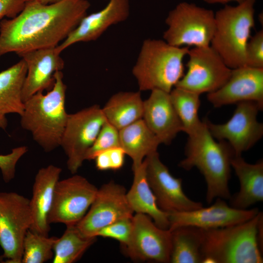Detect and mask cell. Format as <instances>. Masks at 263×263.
<instances>
[{"instance_id": "74e56055", "label": "cell", "mask_w": 263, "mask_h": 263, "mask_svg": "<svg viewBox=\"0 0 263 263\" xmlns=\"http://www.w3.org/2000/svg\"><path fill=\"white\" fill-rule=\"evenodd\" d=\"M205 2L209 3V4H216V3H221V4H227V3L231 1H235L238 3H240L244 0H203Z\"/></svg>"}, {"instance_id": "e575fe53", "label": "cell", "mask_w": 263, "mask_h": 263, "mask_svg": "<svg viewBox=\"0 0 263 263\" xmlns=\"http://www.w3.org/2000/svg\"><path fill=\"white\" fill-rule=\"evenodd\" d=\"M26 0H0V21L4 18L13 19L23 10Z\"/></svg>"}, {"instance_id": "44dd1931", "label": "cell", "mask_w": 263, "mask_h": 263, "mask_svg": "<svg viewBox=\"0 0 263 263\" xmlns=\"http://www.w3.org/2000/svg\"><path fill=\"white\" fill-rule=\"evenodd\" d=\"M61 171L60 168L50 165L40 169L35 176L30 199L32 223L29 229L33 232L48 236L50 227L48 216Z\"/></svg>"}, {"instance_id": "603a6c76", "label": "cell", "mask_w": 263, "mask_h": 263, "mask_svg": "<svg viewBox=\"0 0 263 263\" xmlns=\"http://www.w3.org/2000/svg\"><path fill=\"white\" fill-rule=\"evenodd\" d=\"M132 170L133 183L126 193L131 208L133 212L148 215L160 228L169 229V214L162 210L157 204L156 198L147 180L144 161Z\"/></svg>"}, {"instance_id": "8992f818", "label": "cell", "mask_w": 263, "mask_h": 263, "mask_svg": "<svg viewBox=\"0 0 263 263\" xmlns=\"http://www.w3.org/2000/svg\"><path fill=\"white\" fill-rule=\"evenodd\" d=\"M255 2L244 0L236 6L226 4L215 13L210 46L231 69L246 66V47L255 26Z\"/></svg>"}, {"instance_id": "ffe728a7", "label": "cell", "mask_w": 263, "mask_h": 263, "mask_svg": "<svg viewBox=\"0 0 263 263\" xmlns=\"http://www.w3.org/2000/svg\"><path fill=\"white\" fill-rule=\"evenodd\" d=\"M142 119L161 144H170L177 134L183 132L169 93L160 90L151 91L149 97L144 101Z\"/></svg>"}, {"instance_id": "9a60e30c", "label": "cell", "mask_w": 263, "mask_h": 263, "mask_svg": "<svg viewBox=\"0 0 263 263\" xmlns=\"http://www.w3.org/2000/svg\"><path fill=\"white\" fill-rule=\"evenodd\" d=\"M128 243L123 246L127 255L135 261L170 263L171 233L157 226L148 215L136 213Z\"/></svg>"}, {"instance_id": "4fadbf2b", "label": "cell", "mask_w": 263, "mask_h": 263, "mask_svg": "<svg viewBox=\"0 0 263 263\" xmlns=\"http://www.w3.org/2000/svg\"><path fill=\"white\" fill-rule=\"evenodd\" d=\"M125 188L113 181L103 185L83 218L75 225L86 237L96 236L102 228L124 218L132 217L133 211L126 197Z\"/></svg>"}, {"instance_id": "8d00e7d4", "label": "cell", "mask_w": 263, "mask_h": 263, "mask_svg": "<svg viewBox=\"0 0 263 263\" xmlns=\"http://www.w3.org/2000/svg\"><path fill=\"white\" fill-rule=\"evenodd\" d=\"M95 167L99 170L111 169V164L108 150L97 154L94 159Z\"/></svg>"}, {"instance_id": "e0dca14e", "label": "cell", "mask_w": 263, "mask_h": 263, "mask_svg": "<svg viewBox=\"0 0 263 263\" xmlns=\"http://www.w3.org/2000/svg\"><path fill=\"white\" fill-rule=\"evenodd\" d=\"M215 108L244 101L256 102L263 108V68L244 66L232 69L227 81L217 90L207 94Z\"/></svg>"}, {"instance_id": "ac0fdd59", "label": "cell", "mask_w": 263, "mask_h": 263, "mask_svg": "<svg viewBox=\"0 0 263 263\" xmlns=\"http://www.w3.org/2000/svg\"><path fill=\"white\" fill-rule=\"evenodd\" d=\"M57 46L32 50L18 55L27 66L22 90L23 102L38 92L48 91L55 82V74L61 71L64 61Z\"/></svg>"}, {"instance_id": "6da1fadb", "label": "cell", "mask_w": 263, "mask_h": 263, "mask_svg": "<svg viewBox=\"0 0 263 263\" xmlns=\"http://www.w3.org/2000/svg\"><path fill=\"white\" fill-rule=\"evenodd\" d=\"M87 0H61L44 4L27 0L13 19L0 21V57L56 47L63 41L87 14Z\"/></svg>"}, {"instance_id": "7a4b0ae2", "label": "cell", "mask_w": 263, "mask_h": 263, "mask_svg": "<svg viewBox=\"0 0 263 263\" xmlns=\"http://www.w3.org/2000/svg\"><path fill=\"white\" fill-rule=\"evenodd\" d=\"M234 155L226 141L214 139L204 121L201 128L188 135L186 157L179 166L186 170L196 168L200 171L207 184L206 202L210 204L217 198L229 200L231 196L228 182Z\"/></svg>"}, {"instance_id": "1f68e13d", "label": "cell", "mask_w": 263, "mask_h": 263, "mask_svg": "<svg viewBox=\"0 0 263 263\" xmlns=\"http://www.w3.org/2000/svg\"><path fill=\"white\" fill-rule=\"evenodd\" d=\"M7 124L6 115H0V128L5 130ZM27 151V147L23 146L13 149L9 154H0V170L5 183H8L14 178L17 163Z\"/></svg>"}, {"instance_id": "5bb4252c", "label": "cell", "mask_w": 263, "mask_h": 263, "mask_svg": "<svg viewBox=\"0 0 263 263\" xmlns=\"http://www.w3.org/2000/svg\"><path fill=\"white\" fill-rule=\"evenodd\" d=\"M146 177L158 207L169 213L189 211L203 207L189 198L182 188V179L174 177L161 161L157 151L143 160Z\"/></svg>"}, {"instance_id": "9c48e42d", "label": "cell", "mask_w": 263, "mask_h": 263, "mask_svg": "<svg viewBox=\"0 0 263 263\" xmlns=\"http://www.w3.org/2000/svg\"><path fill=\"white\" fill-rule=\"evenodd\" d=\"M106 121L102 108L96 104L69 114L60 147L67 156V167L72 174L81 167Z\"/></svg>"}, {"instance_id": "8fae6325", "label": "cell", "mask_w": 263, "mask_h": 263, "mask_svg": "<svg viewBox=\"0 0 263 263\" xmlns=\"http://www.w3.org/2000/svg\"><path fill=\"white\" fill-rule=\"evenodd\" d=\"M97 191L95 186L81 175L59 180L54 190L48 223L75 225L88 211Z\"/></svg>"}, {"instance_id": "d6a6232c", "label": "cell", "mask_w": 263, "mask_h": 263, "mask_svg": "<svg viewBox=\"0 0 263 263\" xmlns=\"http://www.w3.org/2000/svg\"><path fill=\"white\" fill-rule=\"evenodd\" d=\"M132 217L118 220L102 228L97 233L96 236L113 239L119 242L123 246L125 245L132 234Z\"/></svg>"}, {"instance_id": "ba28073f", "label": "cell", "mask_w": 263, "mask_h": 263, "mask_svg": "<svg viewBox=\"0 0 263 263\" xmlns=\"http://www.w3.org/2000/svg\"><path fill=\"white\" fill-rule=\"evenodd\" d=\"M32 223L30 199L15 192H0V262L21 263L23 242Z\"/></svg>"}, {"instance_id": "3957f363", "label": "cell", "mask_w": 263, "mask_h": 263, "mask_svg": "<svg viewBox=\"0 0 263 263\" xmlns=\"http://www.w3.org/2000/svg\"><path fill=\"white\" fill-rule=\"evenodd\" d=\"M61 71L55 74L53 88L44 94L38 92L24 102L21 128L47 152L60 147L69 114L65 107L66 85Z\"/></svg>"}, {"instance_id": "83f0119b", "label": "cell", "mask_w": 263, "mask_h": 263, "mask_svg": "<svg viewBox=\"0 0 263 263\" xmlns=\"http://www.w3.org/2000/svg\"><path fill=\"white\" fill-rule=\"evenodd\" d=\"M96 237H86L75 225L66 226L53 246V263H73L79 260L86 251L96 241Z\"/></svg>"}, {"instance_id": "7402d4cb", "label": "cell", "mask_w": 263, "mask_h": 263, "mask_svg": "<svg viewBox=\"0 0 263 263\" xmlns=\"http://www.w3.org/2000/svg\"><path fill=\"white\" fill-rule=\"evenodd\" d=\"M231 166L239 179V191L229 200V205L235 208L246 209L263 201V161L255 164L246 162L241 155H234Z\"/></svg>"}, {"instance_id": "f546056e", "label": "cell", "mask_w": 263, "mask_h": 263, "mask_svg": "<svg viewBox=\"0 0 263 263\" xmlns=\"http://www.w3.org/2000/svg\"><path fill=\"white\" fill-rule=\"evenodd\" d=\"M57 238L49 237L29 229L23 240L21 263H43L51 259Z\"/></svg>"}, {"instance_id": "30bf717a", "label": "cell", "mask_w": 263, "mask_h": 263, "mask_svg": "<svg viewBox=\"0 0 263 263\" xmlns=\"http://www.w3.org/2000/svg\"><path fill=\"white\" fill-rule=\"evenodd\" d=\"M187 55V71L175 87L200 95L217 90L229 79L232 69L210 46L193 47Z\"/></svg>"}, {"instance_id": "7c38bea8", "label": "cell", "mask_w": 263, "mask_h": 263, "mask_svg": "<svg viewBox=\"0 0 263 263\" xmlns=\"http://www.w3.org/2000/svg\"><path fill=\"white\" fill-rule=\"evenodd\" d=\"M261 110L255 102H241L237 104L232 116L226 122L214 124L205 121L214 138L226 141L235 155H241L263 135V124L257 120L258 112Z\"/></svg>"}, {"instance_id": "4316f807", "label": "cell", "mask_w": 263, "mask_h": 263, "mask_svg": "<svg viewBox=\"0 0 263 263\" xmlns=\"http://www.w3.org/2000/svg\"><path fill=\"white\" fill-rule=\"evenodd\" d=\"M171 248L170 263H202L203 229L185 225L170 231Z\"/></svg>"}, {"instance_id": "2e32d148", "label": "cell", "mask_w": 263, "mask_h": 263, "mask_svg": "<svg viewBox=\"0 0 263 263\" xmlns=\"http://www.w3.org/2000/svg\"><path fill=\"white\" fill-rule=\"evenodd\" d=\"M225 200L215 199L209 207L189 211L169 213L171 231L178 227L190 225L203 229L217 228L231 226L247 221L259 212L258 208L239 209L227 204Z\"/></svg>"}, {"instance_id": "5b68a950", "label": "cell", "mask_w": 263, "mask_h": 263, "mask_svg": "<svg viewBox=\"0 0 263 263\" xmlns=\"http://www.w3.org/2000/svg\"><path fill=\"white\" fill-rule=\"evenodd\" d=\"M189 47H176L164 39H145L132 69L140 91L169 93L184 74L183 60Z\"/></svg>"}, {"instance_id": "d6986e66", "label": "cell", "mask_w": 263, "mask_h": 263, "mask_svg": "<svg viewBox=\"0 0 263 263\" xmlns=\"http://www.w3.org/2000/svg\"><path fill=\"white\" fill-rule=\"evenodd\" d=\"M129 15V0H110L102 9L86 14L57 48L61 53L75 43L94 41L111 26L125 21Z\"/></svg>"}, {"instance_id": "484cf974", "label": "cell", "mask_w": 263, "mask_h": 263, "mask_svg": "<svg viewBox=\"0 0 263 263\" xmlns=\"http://www.w3.org/2000/svg\"><path fill=\"white\" fill-rule=\"evenodd\" d=\"M143 102L138 92H120L113 95L102 109L107 121L118 130L142 119Z\"/></svg>"}, {"instance_id": "d590c367", "label": "cell", "mask_w": 263, "mask_h": 263, "mask_svg": "<svg viewBox=\"0 0 263 263\" xmlns=\"http://www.w3.org/2000/svg\"><path fill=\"white\" fill-rule=\"evenodd\" d=\"M110 158L111 169L116 170L120 169L124 165L126 153L120 147L112 148L108 150Z\"/></svg>"}, {"instance_id": "52a82bcc", "label": "cell", "mask_w": 263, "mask_h": 263, "mask_svg": "<svg viewBox=\"0 0 263 263\" xmlns=\"http://www.w3.org/2000/svg\"><path fill=\"white\" fill-rule=\"evenodd\" d=\"M163 39L174 46H210L215 27V13L187 2H181L168 14Z\"/></svg>"}, {"instance_id": "d4e9b609", "label": "cell", "mask_w": 263, "mask_h": 263, "mask_svg": "<svg viewBox=\"0 0 263 263\" xmlns=\"http://www.w3.org/2000/svg\"><path fill=\"white\" fill-rule=\"evenodd\" d=\"M26 73V64L22 58L0 72V115L22 113V90Z\"/></svg>"}, {"instance_id": "277c9868", "label": "cell", "mask_w": 263, "mask_h": 263, "mask_svg": "<svg viewBox=\"0 0 263 263\" xmlns=\"http://www.w3.org/2000/svg\"><path fill=\"white\" fill-rule=\"evenodd\" d=\"M262 212L244 222L203 229V263H262L258 239Z\"/></svg>"}, {"instance_id": "cb8c5ba5", "label": "cell", "mask_w": 263, "mask_h": 263, "mask_svg": "<svg viewBox=\"0 0 263 263\" xmlns=\"http://www.w3.org/2000/svg\"><path fill=\"white\" fill-rule=\"evenodd\" d=\"M119 138L120 147L132 160V169L156 151L161 144L142 118L119 130Z\"/></svg>"}, {"instance_id": "4dcf8cb0", "label": "cell", "mask_w": 263, "mask_h": 263, "mask_svg": "<svg viewBox=\"0 0 263 263\" xmlns=\"http://www.w3.org/2000/svg\"><path fill=\"white\" fill-rule=\"evenodd\" d=\"M118 147H120L119 130L107 121L87 152L85 160H94L99 153Z\"/></svg>"}, {"instance_id": "f1b7e54d", "label": "cell", "mask_w": 263, "mask_h": 263, "mask_svg": "<svg viewBox=\"0 0 263 263\" xmlns=\"http://www.w3.org/2000/svg\"><path fill=\"white\" fill-rule=\"evenodd\" d=\"M200 95L177 87H174L169 93L172 103L182 123L183 132L188 135L197 131L204 123L198 115Z\"/></svg>"}, {"instance_id": "f35d334b", "label": "cell", "mask_w": 263, "mask_h": 263, "mask_svg": "<svg viewBox=\"0 0 263 263\" xmlns=\"http://www.w3.org/2000/svg\"><path fill=\"white\" fill-rule=\"evenodd\" d=\"M27 0H26V1H27ZM35 0L38 1L44 4H49V3L57 2L61 0Z\"/></svg>"}, {"instance_id": "836d02e7", "label": "cell", "mask_w": 263, "mask_h": 263, "mask_svg": "<svg viewBox=\"0 0 263 263\" xmlns=\"http://www.w3.org/2000/svg\"><path fill=\"white\" fill-rule=\"evenodd\" d=\"M246 66L263 68V30L251 36L245 49Z\"/></svg>"}]
</instances>
